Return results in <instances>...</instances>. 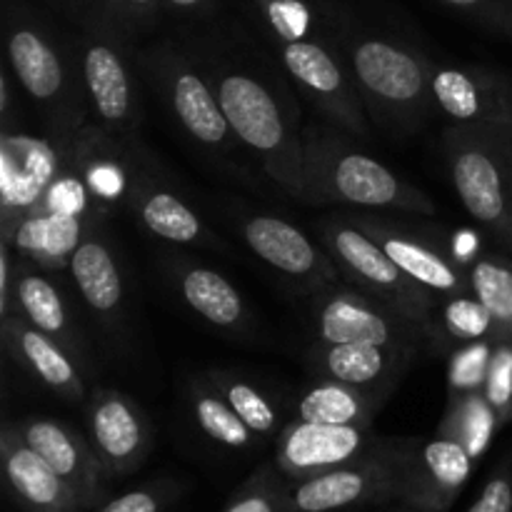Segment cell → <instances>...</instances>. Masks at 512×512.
Returning <instances> with one entry per match:
<instances>
[{
    "mask_svg": "<svg viewBox=\"0 0 512 512\" xmlns=\"http://www.w3.org/2000/svg\"><path fill=\"white\" fill-rule=\"evenodd\" d=\"M440 3L458 10L478 28L512 40V0H440Z\"/></svg>",
    "mask_w": 512,
    "mask_h": 512,
    "instance_id": "cell-39",
    "label": "cell"
},
{
    "mask_svg": "<svg viewBox=\"0 0 512 512\" xmlns=\"http://www.w3.org/2000/svg\"><path fill=\"white\" fill-rule=\"evenodd\" d=\"M180 488L173 480H155L143 488L128 490L113 500H105L98 508L88 512H165L168 505L178 498Z\"/></svg>",
    "mask_w": 512,
    "mask_h": 512,
    "instance_id": "cell-38",
    "label": "cell"
},
{
    "mask_svg": "<svg viewBox=\"0 0 512 512\" xmlns=\"http://www.w3.org/2000/svg\"><path fill=\"white\" fill-rule=\"evenodd\" d=\"M350 220L370 235L410 280L438 300L470 295V270L453 258L438 238L423 228L403 223L395 213L378 210H348Z\"/></svg>",
    "mask_w": 512,
    "mask_h": 512,
    "instance_id": "cell-11",
    "label": "cell"
},
{
    "mask_svg": "<svg viewBox=\"0 0 512 512\" xmlns=\"http://www.w3.org/2000/svg\"><path fill=\"white\" fill-rule=\"evenodd\" d=\"M85 403L90 445L108 480L128 478L140 470L153 450V425L140 403L115 388H93Z\"/></svg>",
    "mask_w": 512,
    "mask_h": 512,
    "instance_id": "cell-18",
    "label": "cell"
},
{
    "mask_svg": "<svg viewBox=\"0 0 512 512\" xmlns=\"http://www.w3.org/2000/svg\"><path fill=\"white\" fill-rule=\"evenodd\" d=\"M158 15L160 0H118V25L128 38L153 28Z\"/></svg>",
    "mask_w": 512,
    "mask_h": 512,
    "instance_id": "cell-41",
    "label": "cell"
},
{
    "mask_svg": "<svg viewBox=\"0 0 512 512\" xmlns=\"http://www.w3.org/2000/svg\"><path fill=\"white\" fill-rule=\"evenodd\" d=\"M0 460L10 493L25 512H85L68 483L25 443L18 423L0 433Z\"/></svg>",
    "mask_w": 512,
    "mask_h": 512,
    "instance_id": "cell-26",
    "label": "cell"
},
{
    "mask_svg": "<svg viewBox=\"0 0 512 512\" xmlns=\"http://www.w3.org/2000/svg\"><path fill=\"white\" fill-rule=\"evenodd\" d=\"M388 445L390 438L375 435L373 428L290 420L275 438L273 463L290 483H298L373 458Z\"/></svg>",
    "mask_w": 512,
    "mask_h": 512,
    "instance_id": "cell-14",
    "label": "cell"
},
{
    "mask_svg": "<svg viewBox=\"0 0 512 512\" xmlns=\"http://www.w3.org/2000/svg\"><path fill=\"white\" fill-rule=\"evenodd\" d=\"M468 512H512V455L493 470L483 493Z\"/></svg>",
    "mask_w": 512,
    "mask_h": 512,
    "instance_id": "cell-40",
    "label": "cell"
},
{
    "mask_svg": "<svg viewBox=\"0 0 512 512\" xmlns=\"http://www.w3.org/2000/svg\"><path fill=\"white\" fill-rule=\"evenodd\" d=\"M203 375L213 383V388L228 400L230 408L243 418V423L248 425L260 440L278 438L280 430L290 423V420H285V413L278 405V400H275L268 390L255 385L253 380L218 368L205 370Z\"/></svg>",
    "mask_w": 512,
    "mask_h": 512,
    "instance_id": "cell-32",
    "label": "cell"
},
{
    "mask_svg": "<svg viewBox=\"0 0 512 512\" xmlns=\"http://www.w3.org/2000/svg\"><path fill=\"white\" fill-rule=\"evenodd\" d=\"M343 133L338 125H305V203H340L378 213L435 215L430 195L355 148Z\"/></svg>",
    "mask_w": 512,
    "mask_h": 512,
    "instance_id": "cell-3",
    "label": "cell"
},
{
    "mask_svg": "<svg viewBox=\"0 0 512 512\" xmlns=\"http://www.w3.org/2000/svg\"><path fill=\"white\" fill-rule=\"evenodd\" d=\"M15 423H18L25 443L73 488L85 512L105 503L108 475H105L98 453L90 445L88 433H80L63 420L43 418V415L15 420Z\"/></svg>",
    "mask_w": 512,
    "mask_h": 512,
    "instance_id": "cell-22",
    "label": "cell"
},
{
    "mask_svg": "<svg viewBox=\"0 0 512 512\" xmlns=\"http://www.w3.org/2000/svg\"><path fill=\"white\" fill-rule=\"evenodd\" d=\"M438 110L460 125L512 128V75L488 65H430Z\"/></svg>",
    "mask_w": 512,
    "mask_h": 512,
    "instance_id": "cell-20",
    "label": "cell"
},
{
    "mask_svg": "<svg viewBox=\"0 0 512 512\" xmlns=\"http://www.w3.org/2000/svg\"><path fill=\"white\" fill-rule=\"evenodd\" d=\"M315 228H318V240L333 258L335 268L340 270V278L358 285L360 290L375 295L383 303L393 305L410 320L425 325L433 335V315L443 300L410 280L390 260V255L345 213L328 215Z\"/></svg>",
    "mask_w": 512,
    "mask_h": 512,
    "instance_id": "cell-9",
    "label": "cell"
},
{
    "mask_svg": "<svg viewBox=\"0 0 512 512\" xmlns=\"http://www.w3.org/2000/svg\"><path fill=\"white\" fill-rule=\"evenodd\" d=\"M393 393L395 390L390 388H358L335 380H315L293 398L290 420L373 428L375 415Z\"/></svg>",
    "mask_w": 512,
    "mask_h": 512,
    "instance_id": "cell-28",
    "label": "cell"
},
{
    "mask_svg": "<svg viewBox=\"0 0 512 512\" xmlns=\"http://www.w3.org/2000/svg\"><path fill=\"white\" fill-rule=\"evenodd\" d=\"M188 405L200 433L220 448L243 453L260 443L258 435L243 423V418L230 408L228 400L213 388V383L203 373L195 375L188 383Z\"/></svg>",
    "mask_w": 512,
    "mask_h": 512,
    "instance_id": "cell-30",
    "label": "cell"
},
{
    "mask_svg": "<svg viewBox=\"0 0 512 512\" xmlns=\"http://www.w3.org/2000/svg\"><path fill=\"white\" fill-rule=\"evenodd\" d=\"M83 33L78 35L80 73L88 95L93 123L123 143H138L143 108L135 68L138 55L130 53V38L95 10H85Z\"/></svg>",
    "mask_w": 512,
    "mask_h": 512,
    "instance_id": "cell-7",
    "label": "cell"
},
{
    "mask_svg": "<svg viewBox=\"0 0 512 512\" xmlns=\"http://www.w3.org/2000/svg\"><path fill=\"white\" fill-rule=\"evenodd\" d=\"M340 38L368 118L378 128L410 135L440 113L430 83L433 60L428 55L398 38L358 28H340Z\"/></svg>",
    "mask_w": 512,
    "mask_h": 512,
    "instance_id": "cell-4",
    "label": "cell"
},
{
    "mask_svg": "<svg viewBox=\"0 0 512 512\" xmlns=\"http://www.w3.org/2000/svg\"><path fill=\"white\" fill-rule=\"evenodd\" d=\"M70 278L95 323L120 338L128 320V278L118 248L103 223H93L70 255Z\"/></svg>",
    "mask_w": 512,
    "mask_h": 512,
    "instance_id": "cell-19",
    "label": "cell"
},
{
    "mask_svg": "<svg viewBox=\"0 0 512 512\" xmlns=\"http://www.w3.org/2000/svg\"><path fill=\"white\" fill-rule=\"evenodd\" d=\"M5 53L15 83L38 105L48 135L75 143L90 123L78 53L28 15H10L5 23Z\"/></svg>",
    "mask_w": 512,
    "mask_h": 512,
    "instance_id": "cell-5",
    "label": "cell"
},
{
    "mask_svg": "<svg viewBox=\"0 0 512 512\" xmlns=\"http://www.w3.org/2000/svg\"><path fill=\"white\" fill-rule=\"evenodd\" d=\"M388 512H415V510H408V508H403V505H400L398 510H388Z\"/></svg>",
    "mask_w": 512,
    "mask_h": 512,
    "instance_id": "cell-45",
    "label": "cell"
},
{
    "mask_svg": "<svg viewBox=\"0 0 512 512\" xmlns=\"http://www.w3.org/2000/svg\"><path fill=\"white\" fill-rule=\"evenodd\" d=\"M160 270L178 298L210 328L238 338L250 333L255 318L248 300L223 273L180 253H163Z\"/></svg>",
    "mask_w": 512,
    "mask_h": 512,
    "instance_id": "cell-23",
    "label": "cell"
},
{
    "mask_svg": "<svg viewBox=\"0 0 512 512\" xmlns=\"http://www.w3.org/2000/svg\"><path fill=\"white\" fill-rule=\"evenodd\" d=\"M165 8L175 13L178 18L190 20H205L213 15L215 0H163Z\"/></svg>",
    "mask_w": 512,
    "mask_h": 512,
    "instance_id": "cell-42",
    "label": "cell"
},
{
    "mask_svg": "<svg viewBox=\"0 0 512 512\" xmlns=\"http://www.w3.org/2000/svg\"><path fill=\"white\" fill-rule=\"evenodd\" d=\"M128 210L143 230L170 245L223 250V240L205 225V220L188 205V200L170 188L158 175L153 155L145 150L143 140L135 145L133 185L128 195Z\"/></svg>",
    "mask_w": 512,
    "mask_h": 512,
    "instance_id": "cell-17",
    "label": "cell"
},
{
    "mask_svg": "<svg viewBox=\"0 0 512 512\" xmlns=\"http://www.w3.org/2000/svg\"><path fill=\"white\" fill-rule=\"evenodd\" d=\"M310 325L313 338L325 343L433 350V335L425 325L343 278L310 293Z\"/></svg>",
    "mask_w": 512,
    "mask_h": 512,
    "instance_id": "cell-10",
    "label": "cell"
},
{
    "mask_svg": "<svg viewBox=\"0 0 512 512\" xmlns=\"http://www.w3.org/2000/svg\"><path fill=\"white\" fill-rule=\"evenodd\" d=\"M500 428L503 423L483 390H473V393L448 395V408L438 425V435L468 450L473 460H480L488 453Z\"/></svg>",
    "mask_w": 512,
    "mask_h": 512,
    "instance_id": "cell-31",
    "label": "cell"
},
{
    "mask_svg": "<svg viewBox=\"0 0 512 512\" xmlns=\"http://www.w3.org/2000/svg\"><path fill=\"white\" fill-rule=\"evenodd\" d=\"M443 155L470 218L512 255V128L453 123L443 133Z\"/></svg>",
    "mask_w": 512,
    "mask_h": 512,
    "instance_id": "cell-6",
    "label": "cell"
},
{
    "mask_svg": "<svg viewBox=\"0 0 512 512\" xmlns=\"http://www.w3.org/2000/svg\"><path fill=\"white\" fill-rule=\"evenodd\" d=\"M88 10H95V13H100L103 18L113 20L118 25V0H88Z\"/></svg>",
    "mask_w": 512,
    "mask_h": 512,
    "instance_id": "cell-44",
    "label": "cell"
},
{
    "mask_svg": "<svg viewBox=\"0 0 512 512\" xmlns=\"http://www.w3.org/2000/svg\"><path fill=\"white\" fill-rule=\"evenodd\" d=\"M470 290L488 308L495 340H512V258L485 253L470 265Z\"/></svg>",
    "mask_w": 512,
    "mask_h": 512,
    "instance_id": "cell-33",
    "label": "cell"
},
{
    "mask_svg": "<svg viewBox=\"0 0 512 512\" xmlns=\"http://www.w3.org/2000/svg\"><path fill=\"white\" fill-rule=\"evenodd\" d=\"M235 228L245 245L253 250L255 258L300 285L305 295L340 280V270L335 268L325 245L320 240L315 243L305 230L280 215L263 213V210H240L235 215Z\"/></svg>",
    "mask_w": 512,
    "mask_h": 512,
    "instance_id": "cell-15",
    "label": "cell"
},
{
    "mask_svg": "<svg viewBox=\"0 0 512 512\" xmlns=\"http://www.w3.org/2000/svg\"><path fill=\"white\" fill-rule=\"evenodd\" d=\"M290 480L275 463H265L235 490L223 512H285Z\"/></svg>",
    "mask_w": 512,
    "mask_h": 512,
    "instance_id": "cell-35",
    "label": "cell"
},
{
    "mask_svg": "<svg viewBox=\"0 0 512 512\" xmlns=\"http://www.w3.org/2000/svg\"><path fill=\"white\" fill-rule=\"evenodd\" d=\"M93 223H100V220L90 218V215H68L33 208L20 220L8 243L13 245L20 258L33 260L40 268L53 273V270L70 265V255Z\"/></svg>",
    "mask_w": 512,
    "mask_h": 512,
    "instance_id": "cell-29",
    "label": "cell"
},
{
    "mask_svg": "<svg viewBox=\"0 0 512 512\" xmlns=\"http://www.w3.org/2000/svg\"><path fill=\"white\" fill-rule=\"evenodd\" d=\"M73 143L45 135L35 138L28 133L3 130L0 138V235L8 243L25 213L45 198L50 185L70 165Z\"/></svg>",
    "mask_w": 512,
    "mask_h": 512,
    "instance_id": "cell-12",
    "label": "cell"
},
{
    "mask_svg": "<svg viewBox=\"0 0 512 512\" xmlns=\"http://www.w3.org/2000/svg\"><path fill=\"white\" fill-rule=\"evenodd\" d=\"M188 53L208 75L235 140L285 195L305 203V128L288 88L240 50L208 43Z\"/></svg>",
    "mask_w": 512,
    "mask_h": 512,
    "instance_id": "cell-1",
    "label": "cell"
},
{
    "mask_svg": "<svg viewBox=\"0 0 512 512\" xmlns=\"http://www.w3.org/2000/svg\"><path fill=\"white\" fill-rule=\"evenodd\" d=\"M138 63L190 143L213 158L228 160L240 143L215 88L193 55L175 43H155L138 53Z\"/></svg>",
    "mask_w": 512,
    "mask_h": 512,
    "instance_id": "cell-8",
    "label": "cell"
},
{
    "mask_svg": "<svg viewBox=\"0 0 512 512\" xmlns=\"http://www.w3.org/2000/svg\"><path fill=\"white\" fill-rule=\"evenodd\" d=\"M495 343H498L495 338H483V340H473V343L458 345L455 350H450L448 395L483 390Z\"/></svg>",
    "mask_w": 512,
    "mask_h": 512,
    "instance_id": "cell-36",
    "label": "cell"
},
{
    "mask_svg": "<svg viewBox=\"0 0 512 512\" xmlns=\"http://www.w3.org/2000/svg\"><path fill=\"white\" fill-rule=\"evenodd\" d=\"M260 28L300 95L355 138H368L370 118L345 55L340 25L315 20L305 0H255Z\"/></svg>",
    "mask_w": 512,
    "mask_h": 512,
    "instance_id": "cell-2",
    "label": "cell"
},
{
    "mask_svg": "<svg viewBox=\"0 0 512 512\" xmlns=\"http://www.w3.org/2000/svg\"><path fill=\"white\" fill-rule=\"evenodd\" d=\"M0 340H3L5 358L40 388L50 390L65 403L88 400V365L70 353L63 343L33 328L28 320L15 313L3 318Z\"/></svg>",
    "mask_w": 512,
    "mask_h": 512,
    "instance_id": "cell-21",
    "label": "cell"
},
{
    "mask_svg": "<svg viewBox=\"0 0 512 512\" xmlns=\"http://www.w3.org/2000/svg\"><path fill=\"white\" fill-rule=\"evenodd\" d=\"M138 143H123L95 123L85 125L75 138L70 168L83 183L100 220L118 208H128Z\"/></svg>",
    "mask_w": 512,
    "mask_h": 512,
    "instance_id": "cell-24",
    "label": "cell"
},
{
    "mask_svg": "<svg viewBox=\"0 0 512 512\" xmlns=\"http://www.w3.org/2000/svg\"><path fill=\"white\" fill-rule=\"evenodd\" d=\"M403 438H390L383 453L345 468L290 483L285 512H338L395 500V458Z\"/></svg>",
    "mask_w": 512,
    "mask_h": 512,
    "instance_id": "cell-16",
    "label": "cell"
},
{
    "mask_svg": "<svg viewBox=\"0 0 512 512\" xmlns=\"http://www.w3.org/2000/svg\"><path fill=\"white\" fill-rule=\"evenodd\" d=\"M13 70L5 68L0 73V118H3V130H13Z\"/></svg>",
    "mask_w": 512,
    "mask_h": 512,
    "instance_id": "cell-43",
    "label": "cell"
},
{
    "mask_svg": "<svg viewBox=\"0 0 512 512\" xmlns=\"http://www.w3.org/2000/svg\"><path fill=\"white\" fill-rule=\"evenodd\" d=\"M420 350L370 343H325L315 340L303 355V365L315 380L395 390L403 375L420 358Z\"/></svg>",
    "mask_w": 512,
    "mask_h": 512,
    "instance_id": "cell-25",
    "label": "cell"
},
{
    "mask_svg": "<svg viewBox=\"0 0 512 512\" xmlns=\"http://www.w3.org/2000/svg\"><path fill=\"white\" fill-rule=\"evenodd\" d=\"M483 393L500 423H512V340H498L490 358L488 375H485Z\"/></svg>",
    "mask_w": 512,
    "mask_h": 512,
    "instance_id": "cell-37",
    "label": "cell"
},
{
    "mask_svg": "<svg viewBox=\"0 0 512 512\" xmlns=\"http://www.w3.org/2000/svg\"><path fill=\"white\" fill-rule=\"evenodd\" d=\"M13 313L28 320L33 328L43 330L45 335L63 343L70 353H75L88 365V348H85L83 333L75 323L65 293L50 278V270L40 268L33 260L20 258V255L18 268H15Z\"/></svg>",
    "mask_w": 512,
    "mask_h": 512,
    "instance_id": "cell-27",
    "label": "cell"
},
{
    "mask_svg": "<svg viewBox=\"0 0 512 512\" xmlns=\"http://www.w3.org/2000/svg\"><path fill=\"white\" fill-rule=\"evenodd\" d=\"M470 453L448 438H403L395 458V503L415 512H448L473 473Z\"/></svg>",
    "mask_w": 512,
    "mask_h": 512,
    "instance_id": "cell-13",
    "label": "cell"
},
{
    "mask_svg": "<svg viewBox=\"0 0 512 512\" xmlns=\"http://www.w3.org/2000/svg\"><path fill=\"white\" fill-rule=\"evenodd\" d=\"M495 323L488 308L470 295H453L435 308L433 350H455L473 340L493 338Z\"/></svg>",
    "mask_w": 512,
    "mask_h": 512,
    "instance_id": "cell-34",
    "label": "cell"
}]
</instances>
